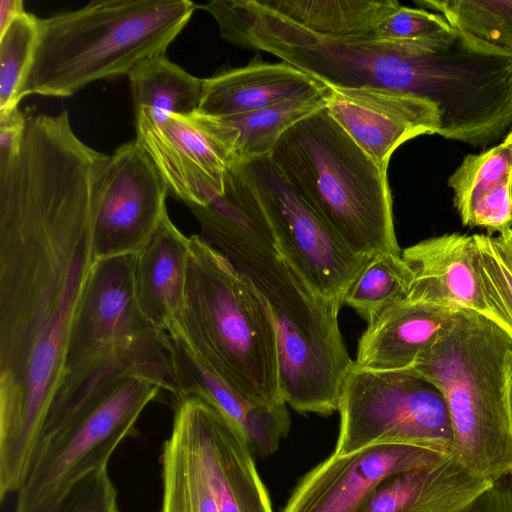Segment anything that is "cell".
I'll use <instances>...</instances> for the list:
<instances>
[{
    "label": "cell",
    "mask_w": 512,
    "mask_h": 512,
    "mask_svg": "<svg viewBox=\"0 0 512 512\" xmlns=\"http://www.w3.org/2000/svg\"><path fill=\"white\" fill-rule=\"evenodd\" d=\"M128 79L135 115L162 123L171 115L188 116L198 111L204 79L188 73L165 54L142 61Z\"/></svg>",
    "instance_id": "24"
},
{
    "label": "cell",
    "mask_w": 512,
    "mask_h": 512,
    "mask_svg": "<svg viewBox=\"0 0 512 512\" xmlns=\"http://www.w3.org/2000/svg\"><path fill=\"white\" fill-rule=\"evenodd\" d=\"M262 12L320 36H366L395 11L396 0H252Z\"/></svg>",
    "instance_id": "23"
},
{
    "label": "cell",
    "mask_w": 512,
    "mask_h": 512,
    "mask_svg": "<svg viewBox=\"0 0 512 512\" xmlns=\"http://www.w3.org/2000/svg\"><path fill=\"white\" fill-rule=\"evenodd\" d=\"M189 244L167 212L136 253V300L147 321L160 331H167L183 303Z\"/></svg>",
    "instance_id": "21"
},
{
    "label": "cell",
    "mask_w": 512,
    "mask_h": 512,
    "mask_svg": "<svg viewBox=\"0 0 512 512\" xmlns=\"http://www.w3.org/2000/svg\"><path fill=\"white\" fill-rule=\"evenodd\" d=\"M328 94L329 90L241 114L218 117L197 114L233 166L269 155L290 127L326 107Z\"/></svg>",
    "instance_id": "22"
},
{
    "label": "cell",
    "mask_w": 512,
    "mask_h": 512,
    "mask_svg": "<svg viewBox=\"0 0 512 512\" xmlns=\"http://www.w3.org/2000/svg\"><path fill=\"white\" fill-rule=\"evenodd\" d=\"M465 512H512V473L494 481Z\"/></svg>",
    "instance_id": "34"
},
{
    "label": "cell",
    "mask_w": 512,
    "mask_h": 512,
    "mask_svg": "<svg viewBox=\"0 0 512 512\" xmlns=\"http://www.w3.org/2000/svg\"><path fill=\"white\" fill-rule=\"evenodd\" d=\"M135 123V139L155 165L168 194L187 206H203L224 192L229 158L197 113L171 115L162 123L137 114Z\"/></svg>",
    "instance_id": "13"
},
{
    "label": "cell",
    "mask_w": 512,
    "mask_h": 512,
    "mask_svg": "<svg viewBox=\"0 0 512 512\" xmlns=\"http://www.w3.org/2000/svg\"><path fill=\"white\" fill-rule=\"evenodd\" d=\"M503 142L510 148L512 152V129L509 131V133L506 135Z\"/></svg>",
    "instance_id": "38"
},
{
    "label": "cell",
    "mask_w": 512,
    "mask_h": 512,
    "mask_svg": "<svg viewBox=\"0 0 512 512\" xmlns=\"http://www.w3.org/2000/svg\"><path fill=\"white\" fill-rule=\"evenodd\" d=\"M167 187L136 141L109 155L93 214L95 260L136 254L168 212Z\"/></svg>",
    "instance_id": "12"
},
{
    "label": "cell",
    "mask_w": 512,
    "mask_h": 512,
    "mask_svg": "<svg viewBox=\"0 0 512 512\" xmlns=\"http://www.w3.org/2000/svg\"><path fill=\"white\" fill-rule=\"evenodd\" d=\"M326 109L350 138L387 172L393 152L422 134H437L438 108L426 99L381 87H329Z\"/></svg>",
    "instance_id": "14"
},
{
    "label": "cell",
    "mask_w": 512,
    "mask_h": 512,
    "mask_svg": "<svg viewBox=\"0 0 512 512\" xmlns=\"http://www.w3.org/2000/svg\"><path fill=\"white\" fill-rule=\"evenodd\" d=\"M189 241L184 299L167 331L250 403L269 409L286 405L277 330L267 302L222 252L200 235Z\"/></svg>",
    "instance_id": "4"
},
{
    "label": "cell",
    "mask_w": 512,
    "mask_h": 512,
    "mask_svg": "<svg viewBox=\"0 0 512 512\" xmlns=\"http://www.w3.org/2000/svg\"><path fill=\"white\" fill-rule=\"evenodd\" d=\"M456 312L402 300L367 325L358 341L354 366L374 371L411 369L448 328Z\"/></svg>",
    "instance_id": "19"
},
{
    "label": "cell",
    "mask_w": 512,
    "mask_h": 512,
    "mask_svg": "<svg viewBox=\"0 0 512 512\" xmlns=\"http://www.w3.org/2000/svg\"><path fill=\"white\" fill-rule=\"evenodd\" d=\"M25 12L24 2L21 0L0 1V35L7 29L10 23L20 14Z\"/></svg>",
    "instance_id": "35"
},
{
    "label": "cell",
    "mask_w": 512,
    "mask_h": 512,
    "mask_svg": "<svg viewBox=\"0 0 512 512\" xmlns=\"http://www.w3.org/2000/svg\"><path fill=\"white\" fill-rule=\"evenodd\" d=\"M135 259L136 254H126L95 261L71 326L65 376L48 414L60 409L93 371L166 338L138 306Z\"/></svg>",
    "instance_id": "10"
},
{
    "label": "cell",
    "mask_w": 512,
    "mask_h": 512,
    "mask_svg": "<svg viewBox=\"0 0 512 512\" xmlns=\"http://www.w3.org/2000/svg\"><path fill=\"white\" fill-rule=\"evenodd\" d=\"M412 272L401 253L373 256L349 289L344 304L353 308L367 325L406 299Z\"/></svg>",
    "instance_id": "26"
},
{
    "label": "cell",
    "mask_w": 512,
    "mask_h": 512,
    "mask_svg": "<svg viewBox=\"0 0 512 512\" xmlns=\"http://www.w3.org/2000/svg\"><path fill=\"white\" fill-rule=\"evenodd\" d=\"M162 390L173 393L164 346L135 350L93 371L47 417L15 512H57L81 481L107 467Z\"/></svg>",
    "instance_id": "3"
},
{
    "label": "cell",
    "mask_w": 512,
    "mask_h": 512,
    "mask_svg": "<svg viewBox=\"0 0 512 512\" xmlns=\"http://www.w3.org/2000/svg\"><path fill=\"white\" fill-rule=\"evenodd\" d=\"M166 333L175 401L186 397L205 400L241 431L252 452L273 454L290 428L286 405L269 409L250 403L209 372L177 334Z\"/></svg>",
    "instance_id": "17"
},
{
    "label": "cell",
    "mask_w": 512,
    "mask_h": 512,
    "mask_svg": "<svg viewBox=\"0 0 512 512\" xmlns=\"http://www.w3.org/2000/svg\"><path fill=\"white\" fill-rule=\"evenodd\" d=\"M241 166L279 251L308 286L340 307L371 258L351 251L290 184L270 154Z\"/></svg>",
    "instance_id": "11"
},
{
    "label": "cell",
    "mask_w": 512,
    "mask_h": 512,
    "mask_svg": "<svg viewBox=\"0 0 512 512\" xmlns=\"http://www.w3.org/2000/svg\"><path fill=\"white\" fill-rule=\"evenodd\" d=\"M511 365L512 337L483 315L461 310L412 367L446 400L454 431L452 455L490 482L512 473Z\"/></svg>",
    "instance_id": "6"
},
{
    "label": "cell",
    "mask_w": 512,
    "mask_h": 512,
    "mask_svg": "<svg viewBox=\"0 0 512 512\" xmlns=\"http://www.w3.org/2000/svg\"><path fill=\"white\" fill-rule=\"evenodd\" d=\"M444 455L403 445L371 446L345 455L333 453L302 477L283 512H359L383 479Z\"/></svg>",
    "instance_id": "15"
},
{
    "label": "cell",
    "mask_w": 512,
    "mask_h": 512,
    "mask_svg": "<svg viewBox=\"0 0 512 512\" xmlns=\"http://www.w3.org/2000/svg\"><path fill=\"white\" fill-rule=\"evenodd\" d=\"M451 30L440 14L400 5L377 24L374 34L384 40L417 42L443 36Z\"/></svg>",
    "instance_id": "30"
},
{
    "label": "cell",
    "mask_w": 512,
    "mask_h": 512,
    "mask_svg": "<svg viewBox=\"0 0 512 512\" xmlns=\"http://www.w3.org/2000/svg\"><path fill=\"white\" fill-rule=\"evenodd\" d=\"M290 184L354 253H401L387 172L326 107L290 127L270 153Z\"/></svg>",
    "instance_id": "7"
},
{
    "label": "cell",
    "mask_w": 512,
    "mask_h": 512,
    "mask_svg": "<svg viewBox=\"0 0 512 512\" xmlns=\"http://www.w3.org/2000/svg\"><path fill=\"white\" fill-rule=\"evenodd\" d=\"M492 483L444 455L383 479L359 512H465Z\"/></svg>",
    "instance_id": "18"
},
{
    "label": "cell",
    "mask_w": 512,
    "mask_h": 512,
    "mask_svg": "<svg viewBox=\"0 0 512 512\" xmlns=\"http://www.w3.org/2000/svg\"><path fill=\"white\" fill-rule=\"evenodd\" d=\"M401 255L412 272L407 299L454 311L471 310L500 327L477 268L474 235L432 237L405 248Z\"/></svg>",
    "instance_id": "16"
},
{
    "label": "cell",
    "mask_w": 512,
    "mask_h": 512,
    "mask_svg": "<svg viewBox=\"0 0 512 512\" xmlns=\"http://www.w3.org/2000/svg\"><path fill=\"white\" fill-rule=\"evenodd\" d=\"M508 411H509V418L511 423V429H512V365L509 373V379H508Z\"/></svg>",
    "instance_id": "37"
},
{
    "label": "cell",
    "mask_w": 512,
    "mask_h": 512,
    "mask_svg": "<svg viewBox=\"0 0 512 512\" xmlns=\"http://www.w3.org/2000/svg\"><path fill=\"white\" fill-rule=\"evenodd\" d=\"M510 194H511V200H512V174L510 177Z\"/></svg>",
    "instance_id": "39"
},
{
    "label": "cell",
    "mask_w": 512,
    "mask_h": 512,
    "mask_svg": "<svg viewBox=\"0 0 512 512\" xmlns=\"http://www.w3.org/2000/svg\"><path fill=\"white\" fill-rule=\"evenodd\" d=\"M195 9L188 0H94L40 19L19 102L29 95L69 97L92 82L128 76L165 54Z\"/></svg>",
    "instance_id": "5"
},
{
    "label": "cell",
    "mask_w": 512,
    "mask_h": 512,
    "mask_svg": "<svg viewBox=\"0 0 512 512\" xmlns=\"http://www.w3.org/2000/svg\"><path fill=\"white\" fill-rule=\"evenodd\" d=\"M107 156L58 132L24 137L0 169V456L32 462L65 376L71 326L95 264Z\"/></svg>",
    "instance_id": "1"
},
{
    "label": "cell",
    "mask_w": 512,
    "mask_h": 512,
    "mask_svg": "<svg viewBox=\"0 0 512 512\" xmlns=\"http://www.w3.org/2000/svg\"><path fill=\"white\" fill-rule=\"evenodd\" d=\"M57 512H119L117 490L107 467L81 481Z\"/></svg>",
    "instance_id": "31"
},
{
    "label": "cell",
    "mask_w": 512,
    "mask_h": 512,
    "mask_svg": "<svg viewBox=\"0 0 512 512\" xmlns=\"http://www.w3.org/2000/svg\"><path fill=\"white\" fill-rule=\"evenodd\" d=\"M511 174L512 152L504 142L466 156L448 179L460 217L479 197L509 180Z\"/></svg>",
    "instance_id": "28"
},
{
    "label": "cell",
    "mask_w": 512,
    "mask_h": 512,
    "mask_svg": "<svg viewBox=\"0 0 512 512\" xmlns=\"http://www.w3.org/2000/svg\"><path fill=\"white\" fill-rule=\"evenodd\" d=\"M451 28L492 50L512 55V0H421Z\"/></svg>",
    "instance_id": "25"
},
{
    "label": "cell",
    "mask_w": 512,
    "mask_h": 512,
    "mask_svg": "<svg viewBox=\"0 0 512 512\" xmlns=\"http://www.w3.org/2000/svg\"><path fill=\"white\" fill-rule=\"evenodd\" d=\"M161 466L160 512H273L246 438L201 398L175 401Z\"/></svg>",
    "instance_id": "8"
},
{
    "label": "cell",
    "mask_w": 512,
    "mask_h": 512,
    "mask_svg": "<svg viewBox=\"0 0 512 512\" xmlns=\"http://www.w3.org/2000/svg\"><path fill=\"white\" fill-rule=\"evenodd\" d=\"M201 237L246 275L267 302L278 340L283 398L299 413L338 411L352 366L339 327L341 307L318 296L286 261L261 203L240 165L224 192L203 206H187Z\"/></svg>",
    "instance_id": "2"
},
{
    "label": "cell",
    "mask_w": 512,
    "mask_h": 512,
    "mask_svg": "<svg viewBox=\"0 0 512 512\" xmlns=\"http://www.w3.org/2000/svg\"><path fill=\"white\" fill-rule=\"evenodd\" d=\"M27 114L18 107L0 111V168L19 153L26 128Z\"/></svg>",
    "instance_id": "33"
},
{
    "label": "cell",
    "mask_w": 512,
    "mask_h": 512,
    "mask_svg": "<svg viewBox=\"0 0 512 512\" xmlns=\"http://www.w3.org/2000/svg\"><path fill=\"white\" fill-rule=\"evenodd\" d=\"M335 451L403 445L452 455L454 431L440 389L414 369L374 371L352 366L342 386Z\"/></svg>",
    "instance_id": "9"
},
{
    "label": "cell",
    "mask_w": 512,
    "mask_h": 512,
    "mask_svg": "<svg viewBox=\"0 0 512 512\" xmlns=\"http://www.w3.org/2000/svg\"><path fill=\"white\" fill-rule=\"evenodd\" d=\"M495 238L512 263V227Z\"/></svg>",
    "instance_id": "36"
},
{
    "label": "cell",
    "mask_w": 512,
    "mask_h": 512,
    "mask_svg": "<svg viewBox=\"0 0 512 512\" xmlns=\"http://www.w3.org/2000/svg\"><path fill=\"white\" fill-rule=\"evenodd\" d=\"M477 268L500 327L512 337V263L495 237L474 235Z\"/></svg>",
    "instance_id": "29"
},
{
    "label": "cell",
    "mask_w": 512,
    "mask_h": 512,
    "mask_svg": "<svg viewBox=\"0 0 512 512\" xmlns=\"http://www.w3.org/2000/svg\"><path fill=\"white\" fill-rule=\"evenodd\" d=\"M40 32V18L23 12L0 35V111L18 107Z\"/></svg>",
    "instance_id": "27"
},
{
    "label": "cell",
    "mask_w": 512,
    "mask_h": 512,
    "mask_svg": "<svg viewBox=\"0 0 512 512\" xmlns=\"http://www.w3.org/2000/svg\"><path fill=\"white\" fill-rule=\"evenodd\" d=\"M463 225L504 232L512 227L510 179L479 197L461 217Z\"/></svg>",
    "instance_id": "32"
},
{
    "label": "cell",
    "mask_w": 512,
    "mask_h": 512,
    "mask_svg": "<svg viewBox=\"0 0 512 512\" xmlns=\"http://www.w3.org/2000/svg\"><path fill=\"white\" fill-rule=\"evenodd\" d=\"M328 90L285 62L251 61L204 79L197 113L213 117L241 114Z\"/></svg>",
    "instance_id": "20"
}]
</instances>
